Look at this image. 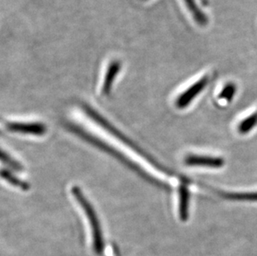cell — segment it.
Segmentation results:
<instances>
[{"instance_id": "cell-1", "label": "cell", "mask_w": 257, "mask_h": 256, "mask_svg": "<svg viewBox=\"0 0 257 256\" xmlns=\"http://www.w3.org/2000/svg\"><path fill=\"white\" fill-rule=\"evenodd\" d=\"M71 191L79 205L83 208L86 216L89 220L90 227L92 230V244H93L95 252L98 254H102L104 249V241H103L102 229L97 218V213L89 201L86 198L81 188L78 186H74L72 187Z\"/></svg>"}, {"instance_id": "cell-2", "label": "cell", "mask_w": 257, "mask_h": 256, "mask_svg": "<svg viewBox=\"0 0 257 256\" xmlns=\"http://www.w3.org/2000/svg\"><path fill=\"white\" fill-rule=\"evenodd\" d=\"M208 81L209 78L207 76L203 77L182 92L176 101V106L177 108L183 109L187 107L192 102V100L195 99L197 95L203 91L206 85L208 84Z\"/></svg>"}, {"instance_id": "cell-3", "label": "cell", "mask_w": 257, "mask_h": 256, "mask_svg": "<svg viewBox=\"0 0 257 256\" xmlns=\"http://www.w3.org/2000/svg\"><path fill=\"white\" fill-rule=\"evenodd\" d=\"M8 130L13 133L30 134V135L43 136L46 133L47 127L44 123L33 122V123H24V122H9L6 124Z\"/></svg>"}, {"instance_id": "cell-4", "label": "cell", "mask_w": 257, "mask_h": 256, "mask_svg": "<svg viewBox=\"0 0 257 256\" xmlns=\"http://www.w3.org/2000/svg\"><path fill=\"white\" fill-rule=\"evenodd\" d=\"M185 164L189 167H206L219 168L224 165V160L219 157H201L197 155H191L186 157Z\"/></svg>"}, {"instance_id": "cell-5", "label": "cell", "mask_w": 257, "mask_h": 256, "mask_svg": "<svg viewBox=\"0 0 257 256\" xmlns=\"http://www.w3.org/2000/svg\"><path fill=\"white\" fill-rule=\"evenodd\" d=\"M179 194V217L182 221H186L189 217V191L185 186L178 189Z\"/></svg>"}, {"instance_id": "cell-6", "label": "cell", "mask_w": 257, "mask_h": 256, "mask_svg": "<svg viewBox=\"0 0 257 256\" xmlns=\"http://www.w3.org/2000/svg\"><path fill=\"white\" fill-rule=\"evenodd\" d=\"M120 68H121V63L117 61H114L110 64L107 73H106L103 85H102V93L103 94L107 95L109 93L111 88H112V83L114 82L115 78L120 71Z\"/></svg>"}, {"instance_id": "cell-7", "label": "cell", "mask_w": 257, "mask_h": 256, "mask_svg": "<svg viewBox=\"0 0 257 256\" xmlns=\"http://www.w3.org/2000/svg\"><path fill=\"white\" fill-rule=\"evenodd\" d=\"M185 4L187 5L188 10L192 15V17L194 18L196 22L200 25H206L208 22L207 17L205 14L201 11L197 3L195 0H184Z\"/></svg>"}, {"instance_id": "cell-8", "label": "cell", "mask_w": 257, "mask_h": 256, "mask_svg": "<svg viewBox=\"0 0 257 256\" xmlns=\"http://www.w3.org/2000/svg\"><path fill=\"white\" fill-rule=\"evenodd\" d=\"M1 175H2L3 179L6 180L8 182H10L13 186L20 187V188L25 190V191L29 190V185L27 182H25V181L20 180V178H18L17 177H15V175H13L9 170L3 169Z\"/></svg>"}, {"instance_id": "cell-9", "label": "cell", "mask_w": 257, "mask_h": 256, "mask_svg": "<svg viewBox=\"0 0 257 256\" xmlns=\"http://www.w3.org/2000/svg\"><path fill=\"white\" fill-rule=\"evenodd\" d=\"M257 123V112L244 119L238 126V132L241 134L249 133Z\"/></svg>"}, {"instance_id": "cell-10", "label": "cell", "mask_w": 257, "mask_h": 256, "mask_svg": "<svg viewBox=\"0 0 257 256\" xmlns=\"http://www.w3.org/2000/svg\"><path fill=\"white\" fill-rule=\"evenodd\" d=\"M226 197L235 201H257V192H241V193H230Z\"/></svg>"}, {"instance_id": "cell-11", "label": "cell", "mask_w": 257, "mask_h": 256, "mask_svg": "<svg viewBox=\"0 0 257 256\" xmlns=\"http://www.w3.org/2000/svg\"><path fill=\"white\" fill-rule=\"evenodd\" d=\"M1 160L5 163H6L8 166H10L11 168L16 170L18 172H22L23 169H24L21 164L13 159L12 157H10V155L5 153L4 151H3L2 154H1Z\"/></svg>"}, {"instance_id": "cell-12", "label": "cell", "mask_w": 257, "mask_h": 256, "mask_svg": "<svg viewBox=\"0 0 257 256\" xmlns=\"http://www.w3.org/2000/svg\"><path fill=\"white\" fill-rule=\"evenodd\" d=\"M235 86L233 84H228L222 90V92L220 94V97H221V98H224V99L230 100L232 98L233 96L235 94Z\"/></svg>"}]
</instances>
